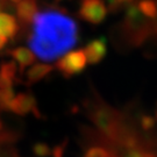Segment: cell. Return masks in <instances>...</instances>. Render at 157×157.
<instances>
[{"label": "cell", "instance_id": "11", "mask_svg": "<svg viewBox=\"0 0 157 157\" xmlns=\"http://www.w3.org/2000/svg\"><path fill=\"white\" fill-rule=\"evenodd\" d=\"M19 30V25L17 19L8 13H0V35L6 39H13Z\"/></svg>", "mask_w": 157, "mask_h": 157}, {"label": "cell", "instance_id": "25", "mask_svg": "<svg viewBox=\"0 0 157 157\" xmlns=\"http://www.w3.org/2000/svg\"><path fill=\"white\" fill-rule=\"evenodd\" d=\"M2 129V122H1V120H0V130Z\"/></svg>", "mask_w": 157, "mask_h": 157}, {"label": "cell", "instance_id": "19", "mask_svg": "<svg viewBox=\"0 0 157 157\" xmlns=\"http://www.w3.org/2000/svg\"><path fill=\"white\" fill-rule=\"evenodd\" d=\"M67 139H65L64 141H62L59 144L54 147L52 151H51V155L52 157H63L64 155V151H65V148H67Z\"/></svg>", "mask_w": 157, "mask_h": 157}, {"label": "cell", "instance_id": "15", "mask_svg": "<svg viewBox=\"0 0 157 157\" xmlns=\"http://www.w3.org/2000/svg\"><path fill=\"white\" fill-rule=\"evenodd\" d=\"M17 65L14 61L4 62L0 65V73L2 76L7 77V78L12 79L13 82L17 78Z\"/></svg>", "mask_w": 157, "mask_h": 157}, {"label": "cell", "instance_id": "9", "mask_svg": "<svg viewBox=\"0 0 157 157\" xmlns=\"http://www.w3.org/2000/svg\"><path fill=\"white\" fill-rule=\"evenodd\" d=\"M55 67L47 64V63H37L34 64L33 67L29 69L26 73V78L28 84H35L39 83L42 79H44L47 76H49L54 71Z\"/></svg>", "mask_w": 157, "mask_h": 157}, {"label": "cell", "instance_id": "8", "mask_svg": "<svg viewBox=\"0 0 157 157\" xmlns=\"http://www.w3.org/2000/svg\"><path fill=\"white\" fill-rule=\"evenodd\" d=\"M15 11H17V17L20 20V22L25 26L30 25L33 22L34 17L39 12L37 0H23L17 5Z\"/></svg>", "mask_w": 157, "mask_h": 157}, {"label": "cell", "instance_id": "24", "mask_svg": "<svg viewBox=\"0 0 157 157\" xmlns=\"http://www.w3.org/2000/svg\"><path fill=\"white\" fill-rule=\"evenodd\" d=\"M154 118H155L156 124H157V101H156V105H155V114H154Z\"/></svg>", "mask_w": 157, "mask_h": 157}, {"label": "cell", "instance_id": "5", "mask_svg": "<svg viewBox=\"0 0 157 157\" xmlns=\"http://www.w3.org/2000/svg\"><path fill=\"white\" fill-rule=\"evenodd\" d=\"M107 13L104 0H79L77 15L85 22L98 26L105 21Z\"/></svg>", "mask_w": 157, "mask_h": 157}, {"label": "cell", "instance_id": "16", "mask_svg": "<svg viewBox=\"0 0 157 157\" xmlns=\"http://www.w3.org/2000/svg\"><path fill=\"white\" fill-rule=\"evenodd\" d=\"M83 157H111L109 151L100 146H89Z\"/></svg>", "mask_w": 157, "mask_h": 157}, {"label": "cell", "instance_id": "6", "mask_svg": "<svg viewBox=\"0 0 157 157\" xmlns=\"http://www.w3.org/2000/svg\"><path fill=\"white\" fill-rule=\"evenodd\" d=\"M10 111L17 115H27L29 113H33L37 119L42 118L36 99L30 92H22L15 95L11 102Z\"/></svg>", "mask_w": 157, "mask_h": 157}, {"label": "cell", "instance_id": "26", "mask_svg": "<svg viewBox=\"0 0 157 157\" xmlns=\"http://www.w3.org/2000/svg\"><path fill=\"white\" fill-rule=\"evenodd\" d=\"M155 2H156V5H157V0H155ZM155 21H157V17L155 19Z\"/></svg>", "mask_w": 157, "mask_h": 157}, {"label": "cell", "instance_id": "1", "mask_svg": "<svg viewBox=\"0 0 157 157\" xmlns=\"http://www.w3.org/2000/svg\"><path fill=\"white\" fill-rule=\"evenodd\" d=\"M78 41V25L64 8L49 7L34 17L28 44L42 61L52 62L61 58Z\"/></svg>", "mask_w": 157, "mask_h": 157}, {"label": "cell", "instance_id": "27", "mask_svg": "<svg viewBox=\"0 0 157 157\" xmlns=\"http://www.w3.org/2000/svg\"><path fill=\"white\" fill-rule=\"evenodd\" d=\"M56 1H62V0H56Z\"/></svg>", "mask_w": 157, "mask_h": 157}, {"label": "cell", "instance_id": "7", "mask_svg": "<svg viewBox=\"0 0 157 157\" xmlns=\"http://www.w3.org/2000/svg\"><path fill=\"white\" fill-rule=\"evenodd\" d=\"M86 61L91 65H97L104 61L107 55V43L105 37H95L91 40L84 48Z\"/></svg>", "mask_w": 157, "mask_h": 157}, {"label": "cell", "instance_id": "4", "mask_svg": "<svg viewBox=\"0 0 157 157\" xmlns=\"http://www.w3.org/2000/svg\"><path fill=\"white\" fill-rule=\"evenodd\" d=\"M87 65L84 50H72L67 52L64 56L58 58L55 64V69L64 78H72L84 71Z\"/></svg>", "mask_w": 157, "mask_h": 157}, {"label": "cell", "instance_id": "22", "mask_svg": "<svg viewBox=\"0 0 157 157\" xmlns=\"http://www.w3.org/2000/svg\"><path fill=\"white\" fill-rule=\"evenodd\" d=\"M120 1H121L124 6H127V5H129V4H132V2H135L136 0H120Z\"/></svg>", "mask_w": 157, "mask_h": 157}, {"label": "cell", "instance_id": "17", "mask_svg": "<svg viewBox=\"0 0 157 157\" xmlns=\"http://www.w3.org/2000/svg\"><path fill=\"white\" fill-rule=\"evenodd\" d=\"M32 149H33L34 155L37 157H48L50 156L51 151H52V149L47 143H44V142H37V143H35Z\"/></svg>", "mask_w": 157, "mask_h": 157}, {"label": "cell", "instance_id": "10", "mask_svg": "<svg viewBox=\"0 0 157 157\" xmlns=\"http://www.w3.org/2000/svg\"><path fill=\"white\" fill-rule=\"evenodd\" d=\"M11 56L14 58V62L19 64L21 71H23L26 67L33 65L36 61V56L34 55L33 51L25 47H19L13 49L11 51Z\"/></svg>", "mask_w": 157, "mask_h": 157}, {"label": "cell", "instance_id": "14", "mask_svg": "<svg viewBox=\"0 0 157 157\" xmlns=\"http://www.w3.org/2000/svg\"><path fill=\"white\" fill-rule=\"evenodd\" d=\"M14 97L15 93L13 89L0 90V111H10V106Z\"/></svg>", "mask_w": 157, "mask_h": 157}, {"label": "cell", "instance_id": "21", "mask_svg": "<svg viewBox=\"0 0 157 157\" xmlns=\"http://www.w3.org/2000/svg\"><path fill=\"white\" fill-rule=\"evenodd\" d=\"M6 43H7V39H6L5 36L0 35V49H2L6 45Z\"/></svg>", "mask_w": 157, "mask_h": 157}, {"label": "cell", "instance_id": "20", "mask_svg": "<svg viewBox=\"0 0 157 157\" xmlns=\"http://www.w3.org/2000/svg\"><path fill=\"white\" fill-rule=\"evenodd\" d=\"M13 80L10 78H7L5 76H2L0 73V90H6V89H12L13 86Z\"/></svg>", "mask_w": 157, "mask_h": 157}, {"label": "cell", "instance_id": "3", "mask_svg": "<svg viewBox=\"0 0 157 157\" xmlns=\"http://www.w3.org/2000/svg\"><path fill=\"white\" fill-rule=\"evenodd\" d=\"M82 106L84 108L86 118L94 124L95 130L107 137L114 133L122 118L121 109L113 107L104 100L93 86H91V94L83 100Z\"/></svg>", "mask_w": 157, "mask_h": 157}, {"label": "cell", "instance_id": "18", "mask_svg": "<svg viewBox=\"0 0 157 157\" xmlns=\"http://www.w3.org/2000/svg\"><path fill=\"white\" fill-rule=\"evenodd\" d=\"M105 6L111 14H118L126 7L120 0H105Z\"/></svg>", "mask_w": 157, "mask_h": 157}, {"label": "cell", "instance_id": "13", "mask_svg": "<svg viewBox=\"0 0 157 157\" xmlns=\"http://www.w3.org/2000/svg\"><path fill=\"white\" fill-rule=\"evenodd\" d=\"M137 124H139V128L144 132V133H151L152 130L156 127V120L154 118V115L149 114V113L143 112L141 114V117L139 118V121H137Z\"/></svg>", "mask_w": 157, "mask_h": 157}, {"label": "cell", "instance_id": "2", "mask_svg": "<svg viewBox=\"0 0 157 157\" xmlns=\"http://www.w3.org/2000/svg\"><path fill=\"white\" fill-rule=\"evenodd\" d=\"M152 20L146 17L137 7V0L124 7L122 21L111 30L113 45L120 52L139 49L150 40Z\"/></svg>", "mask_w": 157, "mask_h": 157}, {"label": "cell", "instance_id": "12", "mask_svg": "<svg viewBox=\"0 0 157 157\" xmlns=\"http://www.w3.org/2000/svg\"><path fill=\"white\" fill-rule=\"evenodd\" d=\"M137 7L148 19L155 20L157 17V5L155 0H137Z\"/></svg>", "mask_w": 157, "mask_h": 157}, {"label": "cell", "instance_id": "23", "mask_svg": "<svg viewBox=\"0 0 157 157\" xmlns=\"http://www.w3.org/2000/svg\"><path fill=\"white\" fill-rule=\"evenodd\" d=\"M11 4H15V5H17L19 2H21V1H23V0H8Z\"/></svg>", "mask_w": 157, "mask_h": 157}]
</instances>
